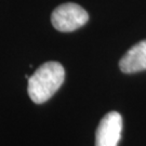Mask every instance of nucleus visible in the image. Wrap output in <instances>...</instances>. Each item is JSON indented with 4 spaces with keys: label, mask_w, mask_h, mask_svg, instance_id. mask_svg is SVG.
I'll use <instances>...</instances> for the list:
<instances>
[{
    "label": "nucleus",
    "mask_w": 146,
    "mask_h": 146,
    "mask_svg": "<svg viewBox=\"0 0 146 146\" xmlns=\"http://www.w3.org/2000/svg\"><path fill=\"white\" fill-rule=\"evenodd\" d=\"M64 79L65 70L62 64L58 62L44 63L28 78V95L36 104L44 103L61 88Z\"/></svg>",
    "instance_id": "1"
},
{
    "label": "nucleus",
    "mask_w": 146,
    "mask_h": 146,
    "mask_svg": "<svg viewBox=\"0 0 146 146\" xmlns=\"http://www.w3.org/2000/svg\"><path fill=\"white\" fill-rule=\"evenodd\" d=\"M88 12L77 3H63L53 11L51 22L58 31L63 33L74 31L88 22Z\"/></svg>",
    "instance_id": "2"
},
{
    "label": "nucleus",
    "mask_w": 146,
    "mask_h": 146,
    "mask_svg": "<svg viewBox=\"0 0 146 146\" xmlns=\"http://www.w3.org/2000/svg\"><path fill=\"white\" fill-rule=\"evenodd\" d=\"M120 70L125 74H134L146 70V40L137 42L121 58Z\"/></svg>",
    "instance_id": "4"
},
{
    "label": "nucleus",
    "mask_w": 146,
    "mask_h": 146,
    "mask_svg": "<svg viewBox=\"0 0 146 146\" xmlns=\"http://www.w3.org/2000/svg\"><path fill=\"white\" fill-rule=\"evenodd\" d=\"M122 131V117L110 111L102 118L95 133V146H118Z\"/></svg>",
    "instance_id": "3"
}]
</instances>
